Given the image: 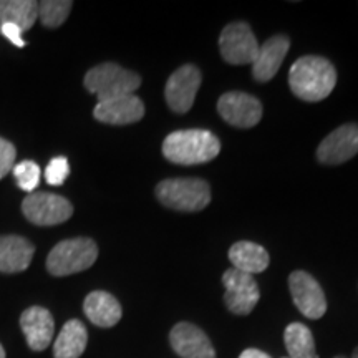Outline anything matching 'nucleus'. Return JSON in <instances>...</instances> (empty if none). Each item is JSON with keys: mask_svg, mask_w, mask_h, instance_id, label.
Segmentation results:
<instances>
[{"mask_svg": "<svg viewBox=\"0 0 358 358\" xmlns=\"http://www.w3.org/2000/svg\"><path fill=\"white\" fill-rule=\"evenodd\" d=\"M98 248L88 237H75L58 243L47 257V268L52 275L65 277L87 271L95 264Z\"/></svg>", "mask_w": 358, "mask_h": 358, "instance_id": "5", "label": "nucleus"}, {"mask_svg": "<svg viewBox=\"0 0 358 358\" xmlns=\"http://www.w3.org/2000/svg\"><path fill=\"white\" fill-rule=\"evenodd\" d=\"M37 19L38 3L34 0H0V24H13L25 32Z\"/></svg>", "mask_w": 358, "mask_h": 358, "instance_id": "21", "label": "nucleus"}, {"mask_svg": "<svg viewBox=\"0 0 358 358\" xmlns=\"http://www.w3.org/2000/svg\"><path fill=\"white\" fill-rule=\"evenodd\" d=\"M88 343V332L85 325L77 319L66 322L53 343L55 358H80Z\"/></svg>", "mask_w": 358, "mask_h": 358, "instance_id": "20", "label": "nucleus"}, {"mask_svg": "<svg viewBox=\"0 0 358 358\" xmlns=\"http://www.w3.org/2000/svg\"><path fill=\"white\" fill-rule=\"evenodd\" d=\"M285 347L290 358H319L315 350L313 335L307 325L294 322L285 329Z\"/></svg>", "mask_w": 358, "mask_h": 358, "instance_id": "22", "label": "nucleus"}, {"mask_svg": "<svg viewBox=\"0 0 358 358\" xmlns=\"http://www.w3.org/2000/svg\"><path fill=\"white\" fill-rule=\"evenodd\" d=\"M24 216L35 226H57L73 214V206L64 196L53 192L35 191L27 194L22 203Z\"/></svg>", "mask_w": 358, "mask_h": 358, "instance_id": "6", "label": "nucleus"}, {"mask_svg": "<svg viewBox=\"0 0 358 358\" xmlns=\"http://www.w3.org/2000/svg\"><path fill=\"white\" fill-rule=\"evenodd\" d=\"M289 85L295 96L303 101H322L337 85L335 66L324 57H301L289 71Z\"/></svg>", "mask_w": 358, "mask_h": 358, "instance_id": "1", "label": "nucleus"}, {"mask_svg": "<svg viewBox=\"0 0 358 358\" xmlns=\"http://www.w3.org/2000/svg\"><path fill=\"white\" fill-rule=\"evenodd\" d=\"M229 259L232 267L249 275L264 272L271 262L267 250L262 245L249 243V241H241L232 245L229 249Z\"/></svg>", "mask_w": 358, "mask_h": 358, "instance_id": "19", "label": "nucleus"}, {"mask_svg": "<svg viewBox=\"0 0 358 358\" xmlns=\"http://www.w3.org/2000/svg\"><path fill=\"white\" fill-rule=\"evenodd\" d=\"M40 166L35 161H22L13 166V176L20 189L27 192H35L40 182Z\"/></svg>", "mask_w": 358, "mask_h": 358, "instance_id": "24", "label": "nucleus"}, {"mask_svg": "<svg viewBox=\"0 0 358 358\" xmlns=\"http://www.w3.org/2000/svg\"><path fill=\"white\" fill-rule=\"evenodd\" d=\"M0 32H2V35L8 40V42L15 45V47H19V48L25 47V40L22 38V30L17 25L0 24Z\"/></svg>", "mask_w": 358, "mask_h": 358, "instance_id": "27", "label": "nucleus"}, {"mask_svg": "<svg viewBox=\"0 0 358 358\" xmlns=\"http://www.w3.org/2000/svg\"><path fill=\"white\" fill-rule=\"evenodd\" d=\"M0 358H6V350H3L2 343H0Z\"/></svg>", "mask_w": 358, "mask_h": 358, "instance_id": "29", "label": "nucleus"}, {"mask_svg": "<svg viewBox=\"0 0 358 358\" xmlns=\"http://www.w3.org/2000/svg\"><path fill=\"white\" fill-rule=\"evenodd\" d=\"M335 358H345V357H335Z\"/></svg>", "mask_w": 358, "mask_h": 358, "instance_id": "31", "label": "nucleus"}, {"mask_svg": "<svg viewBox=\"0 0 358 358\" xmlns=\"http://www.w3.org/2000/svg\"><path fill=\"white\" fill-rule=\"evenodd\" d=\"M173 350L181 358H216L211 340L199 327L181 322L173 327L169 334Z\"/></svg>", "mask_w": 358, "mask_h": 358, "instance_id": "13", "label": "nucleus"}, {"mask_svg": "<svg viewBox=\"0 0 358 358\" xmlns=\"http://www.w3.org/2000/svg\"><path fill=\"white\" fill-rule=\"evenodd\" d=\"M83 310L93 325L103 327V329L115 327L123 315L120 302L105 290H95L88 294L83 302Z\"/></svg>", "mask_w": 358, "mask_h": 358, "instance_id": "18", "label": "nucleus"}, {"mask_svg": "<svg viewBox=\"0 0 358 358\" xmlns=\"http://www.w3.org/2000/svg\"><path fill=\"white\" fill-rule=\"evenodd\" d=\"M222 284L226 289V294H224L226 307L236 315H249L261 297L254 277L232 267L224 272Z\"/></svg>", "mask_w": 358, "mask_h": 358, "instance_id": "8", "label": "nucleus"}, {"mask_svg": "<svg viewBox=\"0 0 358 358\" xmlns=\"http://www.w3.org/2000/svg\"><path fill=\"white\" fill-rule=\"evenodd\" d=\"M159 203L174 211H203L211 201V187L198 178L164 179L156 187Z\"/></svg>", "mask_w": 358, "mask_h": 358, "instance_id": "3", "label": "nucleus"}, {"mask_svg": "<svg viewBox=\"0 0 358 358\" xmlns=\"http://www.w3.org/2000/svg\"><path fill=\"white\" fill-rule=\"evenodd\" d=\"M140 85L141 78L134 71L116 64L96 65L85 75V87L90 93L98 96V101L134 95Z\"/></svg>", "mask_w": 358, "mask_h": 358, "instance_id": "4", "label": "nucleus"}, {"mask_svg": "<svg viewBox=\"0 0 358 358\" xmlns=\"http://www.w3.org/2000/svg\"><path fill=\"white\" fill-rule=\"evenodd\" d=\"M20 329L25 335L27 343L34 352H42L52 343L55 322L52 313L43 307H30L22 313Z\"/></svg>", "mask_w": 358, "mask_h": 358, "instance_id": "15", "label": "nucleus"}, {"mask_svg": "<svg viewBox=\"0 0 358 358\" xmlns=\"http://www.w3.org/2000/svg\"><path fill=\"white\" fill-rule=\"evenodd\" d=\"M15 146L3 138H0V179L7 176L13 169L15 163Z\"/></svg>", "mask_w": 358, "mask_h": 358, "instance_id": "26", "label": "nucleus"}, {"mask_svg": "<svg viewBox=\"0 0 358 358\" xmlns=\"http://www.w3.org/2000/svg\"><path fill=\"white\" fill-rule=\"evenodd\" d=\"M219 50L227 64L249 65L256 60L259 43L256 35L245 22H234L224 27L219 37Z\"/></svg>", "mask_w": 358, "mask_h": 358, "instance_id": "7", "label": "nucleus"}, {"mask_svg": "<svg viewBox=\"0 0 358 358\" xmlns=\"http://www.w3.org/2000/svg\"><path fill=\"white\" fill-rule=\"evenodd\" d=\"M219 151L221 143L216 134L208 129H181L168 134L163 143L164 158L185 166L213 161Z\"/></svg>", "mask_w": 358, "mask_h": 358, "instance_id": "2", "label": "nucleus"}, {"mask_svg": "<svg viewBox=\"0 0 358 358\" xmlns=\"http://www.w3.org/2000/svg\"><path fill=\"white\" fill-rule=\"evenodd\" d=\"M70 174V164L65 156H57L45 169V181L50 186H62Z\"/></svg>", "mask_w": 358, "mask_h": 358, "instance_id": "25", "label": "nucleus"}, {"mask_svg": "<svg viewBox=\"0 0 358 358\" xmlns=\"http://www.w3.org/2000/svg\"><path fill=\"white\" fill-rule=\"evenodd\" d=\"M71 7L70 0H43L38 3V17L45 27L55 29L66 20Z\"/></svg>", "mask_w": 358, "mask_h": 358, "instance_id": "23", "label": "nucleus"}, {"mask_svg": "<svg viewBox=\"0 0 358 358\" xmlns=\"http://www.w3.org/2000/svg\"><path fill=\"white\" fill-rule=\"evenodd\" d=\"M35 248L20 236H0V272L15 274L30 266Z\"/></svg>", "mask_w": 358, "mask_h": 358, "instance_id": "17", "label": "nucleus"}, {"mask_svg": "<svg viewBox=\"0 0 358 358\" xmlns=\"http://www.w3.org/2000/svg\"><path fill=\"white\" fill-rule=\"evenodd\" d=\"M98 122L106 124H129L136 123L145 116V105L136 95H124L98 101L93 110Z\"/></svg>", "mask_w": 358, "mask_h": 358, "instance_id": "14", "label": "nucleus"}, {"mask_svg": "<svg viewBox=\"0 0 358 358\" xmlns=\"http://www.w3.org/2000/svg\"><path fill=\"white\" fill-rule=\"evenodd\" d=\"M289 289L292 294L295 307L307 319L317 320L325 315L327 301L320 284L310 274L303 271H295L289 277Z\"/></svg>", "mask_w": 358, "mask_h": 358, "instance_id": "9", "label": "nucleus"}, {"mask_svg": "<svg viewBox=\"0 0 358 358\" xmlns=\"http://www.w3.org/2000/svg\"><path fill=\"white\" fill-rule=\"evenodd\" d=\"M217 111L224 122L237 128H252L262 118L261 101L243 92L224 93L217 101Z\"/></svg>", "mask_w": 358, "mask_h": 358, "instance_id": "11", "label": "nucleus"}, {"mask_svg": "<svg viewBox=\"0 0 358 358\" xmlns=\"http://www.w3.org/2000/svg\"><path fill=\"white\" fill-rule=\"evenodd\" d=\"M358 153V124L348 123L334 129L317 150V158L324 164H342Z\"/></svg>", "mask_w": 358, "mask_h": 358, "instance_id": "12", "label": "nucleus"}, {"mask_svg": "<svg viewBox=\"0 0 358 358\" xmlns=\"http://www.w3.org/2000/svg\"><path fill=\"white\" fill-rule=\"evenodd\" d=\"M290 40L285 35H274L262 47H259L257 57L252 64V75L257 82L266 83L275 77L287 55Z\"/></svg>", "mask_w": 358, "mask_h": 358, "instance_id": "16", "label": "nucleus"}, {"mask_svg": "<svg viewBox=\"0 0 358 358\" xmlns=\"http://www.w3.org/2000/svg\"><path fill=\"white\" fill-rule=\"evenodd\" d=\"M201 87V71L194 65H182L168 78L164 95L174 113H187L194 105L196 93Z\"/></svg>", "mask_w": 358, "mask_h": 358, "instance_id": "10", "label": "nucleus"}, {"mask_svg": "<svg viewBox=\"0 0 358 358\" xmlns=\"http://www.w3.org/2000/svg\"><path fill=\"white\" fill-rule=\"evenodd\" d=\"M239 358H271V357L261 350H256V348H248V350L241 353Z\"/></svg>", "mask_w": 358, "mask_h": 358, "instance_id": "28", "label": "nucleus"}, {"mask_svg": "<svg viewBox=\"0 0 358 358\" xmlns=\"http://www.w3.org/2000/svg\"><path fill=\"white\" fill-rule=\"evenodd\" d=\"M353 358H358V348H357L355 352H353Z\"/></svg>", "mask_w": 358, "mask_h": 358, "instance_id": "30", "label": "nucleus"}]
</instances>
